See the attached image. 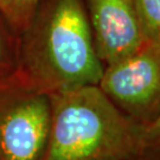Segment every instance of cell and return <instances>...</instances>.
I'll list each match as a JSON object with an SVG mask.
<instances>
[{
	"label": "cell",
	"mask_w": 160,
	"mask_h": 160,
	"mask_svg": "<svg viewBox=\"0 0 160 160\" xmlns=\"http://www.w3.org/2000/svg\"><path fill=\"white\" fill-rule=\"evenodd\" d=\"M97 56L83 0H40L19 34V72L49 95L98 84Z\"/></svg>",
	"instance_id": "obj_1"
},
{
	"label": "cell",
	"mask_w": 160,
	"mask_h": 160,
	"mask_svg": "<svg viewBox=\"0 0 160 160\" xmlns=\"http://www.w3.org/2000/svg\"><path fill=\"white\" fill-rule=\"evenodd\" d=\"M45 160H123L139 155L140 128L97 84L51 94Z\"/></svg>",
	"instance_id": "obj_2"
},
{
	"label": "cell",
	"mask_w": 160,
	"mask_h": 160,
	"mask_svg": "<svg viewBox=\"0 0 160 160\" xmlns=\"http://www.w3.org/2000/svg\"><path fill=\"white\" fill-rule=\"evenodd\" d=\"M50 126L48 92L20 72L0 83V160H45Z\"/></svg>",
	"instance_id": "obj_3"
},
{
	"label": "cell",
	"mask_w": 160,
	"mask_h": 160,
	"mask_svg": "<svg viewBox=\"0 0 160 160\" xmlns=\"http://www.w3.org/2000/svg\"><path fill=\"white\" fill-rule=\"evenodd\" d=\"M97 86L135 123L147 125L160 113V44L146 40L137 51L104 65Z\"/></svg>",
	"instance_id": "obj_4"
},
{
	"label": "cell",
	"mask_w": 160,
	"mask_h": 160,
	"mask_svg": "<svg viewBox=\"0 0 160 160\" xmlns=\"http://www.w3.org/2000/svg\"><path fill=\"white\" fill-rule=\"evenodd\" d=\"M95 50L103 67L137 51L146 42L135 0H83Z\"/></svg>",
	"instance_id": "obj_5"
},
{
	"label": "cell",
	"mask_w": 160,
	"mask_h": 160,
	"mask_svg": "<svg viewBox=\"0 0 160 160\" xmlns=\"http://www.w3.org/2000/svg\"><path fill=\"white\" fill-rule=\"evenodd\" d=\"M19 72V33L0 13V83Z\"/></svg>",
	"instance_id": "obj_6"
},
{
	"label": "cell",
	"mask_w": 160,
	"mask_h": 160,
	"mask_svg": "<svg viewBox=\"0 0 160 160\" xmlns=\"http://www.w3.org/2000/svg\"><path fill=\"white\" fill-rule=\"evenodd\" d=\"M40 0H0V13L20 34L28 26Z\"/></svg>",
	"instance_id": "obj_7"
},
{
	"label": "cell",
	"mask_w": 160,
	"mask_h": 160,
	"mask_svg": "<svg viewBox=\"0 0 160 160\" xmlns=\"http://www.w3.org/2000/svg\"><path fill=\"white\" fill-rule=\"evenodd\" d=\"M145 39L160 44V0H135Z\"/></svg>",
	"instance_id": "obj_8"
},
{
	"label": "cell",
	"mask_w": 160,
	"mask_h": 160,
	"mask_svg": "<svg viewBox=\"0 0 160 160\" xmlns=\"http://www.w3.org/2000/svg\"><path fill=\"white\" fill-rule=\"evenodd\" d=\"M139 155L143 160H160V113L140 128Z\"/></svg>",
	"instance_id": "obj_9"
},
{
	"label": "cell",
	"mask_w": 160,
	"mask_h": 160,
	"mask_svg": "<svg viewBox=\"0 0 160 160\" xmlns=\"http://www.w3.org/2000/svg\"><path fill=\"white\" fill-rule=\"evenodd\" d=\"M123 160H143L140 155H134V157H131V158H127V159H123Z\"/></svg>",
	"instance_id": "obj_10"
}]
</instances>
